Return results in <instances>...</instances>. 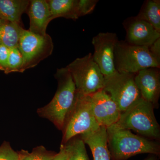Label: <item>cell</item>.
Masks as SVG:
<instances>
[{
    "label": "cell",
    "mask_w": 160,
    "mask_h": 160,
    "mask_svg": "<svg viewBox=\"0 0 160 160\" xmlns=\"http://www.w3.org/2000/svg\"><path fill=\"white\" fill-rule=\"evenodd\" d=\"M54 76L58 82L55 94L49 104L38 109L37 113L62 130L67 115L74 104L77 89L66 67L58 69Z\"/></svg>",
    "instance_id": "cell-1"
},
{
    "label": "cell",
    "mask_w": 160,
    "mask_h": 160,
    "mask_svg": "<svg viewBox=\"0 0 160 160\" xmlns=\"http://www.w3.org/2000/svg\"><path fill=\"white\" fill-rule=\"evenodd\" d=\"M108 147L111 160H126L142 153L159 155V144L133 134L130 130L114 125L107 128Z\"/></svg>",
    "instance_id": "cell-2"
},
{
    "label": "cell",
    "mask_w": 160,
    "mask_h": 160,
    "mask_svg": "<svg viewBox=\"0 0 160 160\" xmlns=\"http://www.w3.org/2000/svg\"><path fill=\"white\" fill-rule=\"evenodd\" d=\"M154 108L151 103L140 98L121 113L114 125L121 129L133 130L149 139L158 141L160 127L155 116Z\"/></svg>",
    "instance_id": "cell-3"
},
{
    "label": "cell",
    "mask_w": 160,
    "mask_h": 160,
    "mask_svg": "<svg viewBox=\"0 0 160 160\" xmlns=\"http://www.w3.org/2000/svg\"><path fill=\"white\" fill-rule=\"evenodd\" d=\"M100 126L93 116L89 95L77 91L74 104L66 118L63 129V144L79 135L97 129Z\"/></svg>",
    "instance_id": "cell-4"
},
{
    "label": "cell",
    "mask_w": 160,
    "mask_h": 160,
    "mask_svg": "<svg viewBox=\"0 0 160 160\" xmlns=\"http://www.w3.org/2000/svg\"><path fill=\"white\" fill-rule=\"evenodd\" d=\"M116 70L136 74L149 68H160V63L152 56L149 47L134 46L126 41H118L114 51Z\"/></svg>",
    "instance_id": "cell-5"
},
{
    "label": "cell",
    "mask_w": 160,
    "mask_h": 160,
    "mask_svg": "<svg viewBox=\"0 0 160 160\" xmlns=\"http://www.w3.org/2000/svg\"><path fill=\"white\" fill-rule=\"evenodd\" d=\"M66 67L79 93L89 95L104 88V76L92 53L77 58Z\"/></svg>",
    "instance_id": "cell-6"
},
{
    "label": "cell",
    "mask_w": 160,
    "mask_h": 160,
    "mask_svg": "<svg viewBox=\"0 0 160 160\" xmlns=\"http://www.w3.org/2000/svg\"><path fill=\"white\" fill-rule=\"evenodd\" d=\"M136 74L116 71L112 74L104 76L103 89L117 105L121 112L126 111L141 98L135 82Z\"/></svg>",
    "instance_id": "cell-7"
},
{
    "label": "cell",
    "mask_w": 160,
    "mask_h": 160,
    "mask_svg": "<svg viewBox=\"0 0 160 160\" xmlns=\"http://www.w3.org/2000/svg\"><path fill=\"white\" fill-rule=\"evenodd\" d=\"M53 48L52 39L49 34L39 35L23 29L18 45L24 61L22 72L35 67L51 55Z\"/></svg>",
    "instance_id": "cell-8"
},
{
    "label": "cell",
    "mask_w": 160,
    "mask_h": 160,
    "mask_svg": "<svg viewBox=\"0 0 160 160\" xmlns=\"http://www.w3.org/2000/svg\"><path fill=\"white\" fill-rule=\"evenodd\" d=\"M118 41L117 36L112 32H100L92 38L94 47L92 58L104 76L116 71L114 66V51Z\"/></svg>",
    "instance_id": "cell-9"
},
{
    "label": "cell",
    "mask_w": 160,
    "mask_h": 160,
    "mask_svg": "<svg viewBox=\"0 0 160 160\" xmlns=\"http://www.w3.org/2000/svg\"><path fill=\"white\" fill-rule=\"evenodd\" d=\"M89 96L92 113L99 126L107 129L116 124L122 112L109 95L102 89Z\"/></svg>",
    "instance_id": "cell-10"
},
{
    "label": "cell",
    "mask_w": 160,
    "mask_h": 160,
    "mask_svg": "<svg viewBox=\"0 0 160 160\" xmlns=\"http://www.w3.org/2000/svg\"><path fill=\"white\" fill-rule=\"evenodd\" d=\"M126 32V42L134 46H151L160 38V32L152 25L136 17L124 24Z\"/></svg>",
    "instance_id": "cell-11"
},
{
    "label": "cell",
    "mask_w": 160,
    "mask_h": 160,
    "mask_svg": "<svg viewBox=\"0 0 160 160\" xmlns=\"http://www.w3.org/2000/svg\"><path fill=\"white\" fill-rule=\"evenodd\" d=\"M134 80L141 98L155 108L160 94L159 68H149L140 70L135 74Z\"/></svg>",
    "instance_id": "cell-12"
},
{
    "label": "cell",
    "mask_w": 160,
    "mask_h": 160,
    "mask_svg": "<svg viewBox=\"0 0 160 160\" xmlns=\"http://www.w3.org/2000/svg\"><path fill=\"white\" fill-rule=\"evenodd\" d=\"M27 13L29 18V31L34 34L44 36L52 20L49 5L46 0H32Z\"/></svg>",
    "instance_id": "cell-13"
},
{
    "label": "cell",
    "mask_w": 160,
    "mask_h": 160,
    "mask_svg": "<svg viewBox=\"0 0 160 160\" xmlns=\"http://www.w3.org/2000/svg\"><path fill=\"white\" fill-rule=\"evenodd\" d=\"M91 149L93 160H111L108 147L107 129L100 126L96 130L80 135Z\"/></svg>",
    "instance_id": "cell-14"
},
{
    "label": "cell",
    "mask_w": 160,
    "mask_h": 160,
    "mask_svg": "<svg viewBox=\"0 0 160 160\" xmlns=\"http://www.w3.org/2000/svg\"><path fill=\"white\" fill-rule=\"evenodd\" d=\"M52 20L64 18L73 20L82 17L79 0H48Z\"/></svg>",
    "instance_id": "cell-15"
},
{
    "label": "cell",
    "mask_w": 160,
    "mask_h": 160,
    "mask_svg": "<svg viewBox=\"0 0 160 160\" xmlns=\"http://www.w3.org/2000/svg\"><path fill=\"white\" fill-rule=\"evenodd\" d=\"M29 0H0V19L20 24L29 7Z\"/></svg>",
    "instance_id": "cell-16"
},
{
    "label": "cell",
    "mask_w": 160,
    "mask_h": 160,
    "mask_svg": "<svg viewBox=\"0 0 160 160\" xmlns=\"http://www.w3.org/2000/svg\"><path fill=\"white\" fill-rule=\"evenodd\" d=\"M23 29L20 24L0 19V45L9 49L18 47Z\"/></svg>",
    "instance_id": "cell-17"
},
{
    "label": "cell",
    "mask_w": 160,
    "mask_h": 160,
    "mask_svg": "<svg viewBox=\"0 0 160 160\" xmlns=\"http://www.w3.org/2000/svg\"><path fill=\"white\" fill-rule=\"evenodd\" d=\"M136 17L149 23L156 30L160 32L159 0L146 1Z\"/></svg>",
    "instance_id": "cell-18"
},
{
    "label": "cell",
    "mask_w": 160,
    "mask_h": 160,
    "mask_svg": "<svg viewBox=\"0 0 160 160\" xmlns=\"http://www.w3.org/2000/svg\"><path fill=\"white\" fill-rule=\"evenodd\" d=\"M67 155V160H89L85 146V143L80 138H75L65 144Z\"/></svg>",
    "instance_id": "cell-19"
},
{
    "label": "cell",
    "mask_w": 160,
    "mask_h": 160,
    "mask_svg": "<svg viewBox=\"0 0 160 160\" xmlns=\"http://www.w3.org/2000/svg\"><path fill=\"white\" fill-rule=\"evenodd\" d=\"M20 160H52L57 154L53 152L48 151L44 146H38L31 152L22 150L18 152Z\"/></svg>",
    "instance_id": "cell-20"
},
{
    "label": "cell",
    "mask_w": 160,
    "mask_h": 160,
    "mask_svg": "<svg viewBox=\"0 0 160 160\" xmlns=\"http://www.w3.org/2000/svg\"><path fill=\"white\" fill-rule=\"evenodd\" d=\"M23 63L22 55L18 47L9 49L7 67L4 72L6 74L14 72H22Z\"/></svg>",
    "instance_id": "cell-21"
},
{
    "label": "cell",
    "mask_w": 160,
    "mask_h": 160,
    "mask_svg": "<svg viewBox=\"0 0 160 160\" xmlns=\"http://www.w3.org/2000/svg\"><path fill=\"white\" fill-rule=\"evenodd\" d=\"M0 160H20L19 154L5 141L0 146Z\"/></svg>",
    "instance_id": "cell-22"
},
{
    "label": "cell",
    "mask_w": 160,
    "mask_h": 160,
    "mask_svg": "<svg viewBox=\"0 0 160 160\" xmlns=\"http://www.w3.org/2000/svg\"><path fill=\"white\" fill-rule=\"evenodd\" d=\"M9 49L6 46L0 45V70L6 71L8 64Z\"/></svg>",
    "instance_id": "cell-23"
},
{
    "label": "cell",
    "mask_w": 160,
    "mask_h": 160,
    "mask_svg": "<svg viewBox=\"0 0 160 160\" xmlns=\"http://www.w3.org/2000/svg\"><path fill=\"white\" fill-rule=\"evenodd\" d=\"M149 48L152 56L158 62L160 63V38L158 39Z\"/></svg>",
    "instance_id": "cell-24"
},
{
    "label": "cell",
    "mask_w": 160,
    "mask_h": 160,
    "mask_svg": "<svg viewBox=\"0 0 160 160\" xmlns=\"http://www.w3.org/2000/svg\"><path fill=\"white\" fill-rule=\"evenodd\" d=\"M68 155L65 144H62L60 147V151L57 153L52 160H67Z\"/></svg>",
    "instance_id": "cell-25"
},
{
    "label": "cell",
    "mask_w": 160,
    "mask_h": 160,
    "mask_svg": "<svg viewBox=\"0 0 160 160\" xmlns=\"http://www.w3.org/2000/svg\"><path fill=\"white\" fill-rule=\"evenodd\" d=\"M145 160H155V159L153 158H149L146 159Z\"/></svg>",
    "instance_id": "cell-26"
}]
</instances>
